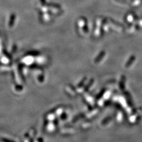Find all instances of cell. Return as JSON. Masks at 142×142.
Instances as JSON below:
<instances>
[]
</instances>
